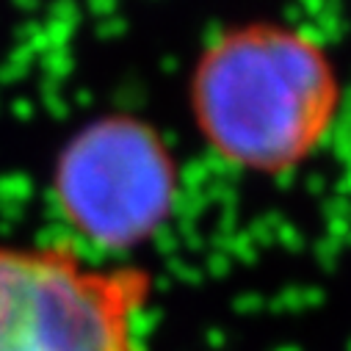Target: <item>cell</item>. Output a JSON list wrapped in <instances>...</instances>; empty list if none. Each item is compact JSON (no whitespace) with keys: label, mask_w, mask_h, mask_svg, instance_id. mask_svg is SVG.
<instances>
[{"label":"cell","mask_w":351,"mask_h":351,"mask_svg":"<svg viewBox=\"0 0 351 351\" xmlns=\"http://www.w3.org/2000/svg\"><path fill=\"white\" fill-rule=\"evenodd\" d=\"M194 108L205 138L227 160L280 171L326 133L337 80L313 39L282 28H246L202 58Z\"/></svg>","instance_id":"cell-1"},{"label":"cell","mask_w":351,"mask_h":351,"mask_svg":"<svg viewBox=\"0 0 351 351\" xmlns=\"http://www.w3.org/2000/svg\"><path fill=\"white\" fill-rule=\"evenodd\" d=\"M149 277L75 249L0 246V351H147Z\"/></svg>","instance_id":"cell-2"},{"label":"cell","mask_w":351,"mask_h":351,"mask_svg":"<svg viewBox=\"0 0 351 351\" xmlns=\"http://www.w3.org/2000/svg\"><path fill=\"white\" fill-rule=\"evenodd\" d=\"M53 197L77 235L103 249H130L163 224L174 199V163L147 125L97 119L56 158Z\"/></svg>","instance_id":"cell-3"}]
</instances>
